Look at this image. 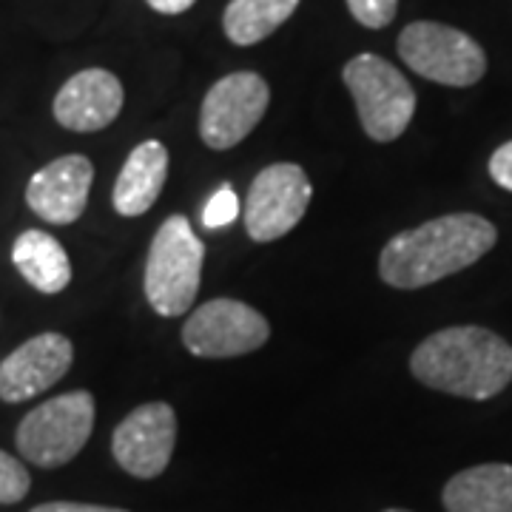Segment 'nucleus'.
Masks as SVG:
<instances>
[{
  "label": "nucleus",
  "instance_id": "4468645a",
  "mask_svg": "<svg viewBox=\"0 0 512 512\" xmlns=\"http://www.w3.org/2000/svg\"><path fill=\"white\" fill-rule=\"evenodd\" d=\"M168 180V148L160 140H146L126 157L114 183V211L120 217H140L157 202Z\"/></svg>",
  "mask_w": 512,
  "mask_h": 512
},
{
  "label": "nucleus",
  "instance_id": "2eb2a0df",
  "mask_svg": "<svg viewBox=\"0 0 512 512\" xmlns=\"http://www.w3.org/2000/svg\"><path fill=\"white\" fill-rule=\"evenodd\" d=\"M447 512H512L510 464H478L461 470L444 484Z\"/></svg>",
  "mask_w": 512,
  "mask_h": 512
},
{
  "label": "nucleus",
  "instance_id": "5701e85b",
  "mask_svg": "<svg viewBox=\"0 0 512 512\" xmlns=\"http://www.w3.org/2000/svg\"><path fill=\"white\" fill-rule=\"evenodd\" d=\"M157 15H183L197 0H146Z\"/></svg>",
  "mask_w": 512,
  "mask_h": 512
},
{
  "label": "nucleus",
  "instance_id": "7ed1b4c3",
  "mask_svg": "<svg viewBox=\"0 0 512 512\" xmlns=\"http://www.w3.org/2000/svg\"><path fill=\"white\" fill-rule=\"evenodd\" d=\"M205 245L183 214L165 217L146 259V299L157 316H183L200 293Z\"/></svg>",
  "mask_w": 512,
  "mask_h": 512
},
{
  "label": "nucleus",
  "instance_id": "f3484780",
  "mask_svg": "<svg viewBox=\"0 0 512 512\" xmlns=\"http://www.w3.org/2000/svg\"><path fill=\"white\" fill-rule=\"evenodd\" d=\"M299 0H231L222 12V32L234 46H256L293 18Z\"/></svg>",
  "mask_w": 512,
  "mask_h": 512
},
{
  "label": "nucleus",
  "instance_id": "0eeeda50",
  "mask_svg": "<svg viewBox=\"0 0 512 512\" xmlns=\"http://www.w3.org/2000/svg\"><path fill=\"white\" fill-rule=\"evenodd\" d=\"M313 185L305 168L296 163H274L262 168L248 188L242 222L254 242H274L291 234L311 205Z\"/></svg>",
  "mask_w": 512,
  "mask_h": 512
},
{
  "label": "nucleus",
  "instance_id": "9d476101",
  "mask_svg": "<svg viewBox=\"0 0 512 512\" xmlns=\"http://www.w3.org/2000/svg\"><path fill=\"white\" fill-rule=\"evenodd\" d=\"M177 444V416L165 402L134 407L111 436V456L134 478L163 476Z\"/></svg>",
  "mask_w": 512,
  "mask_h": 512
},
{
  "label": "nucleus",
  "instance_id": "aec40b11",
  "mask_svg": "<svg viewBox=\"0 0 512 512\" xmlns=\"http://www.w3.org/2000/svg\"><path fill=\"white\" fill-rule=\"evenodd\" d=\"M239 197L237 191L231 188V185H222L217 188L214 194H211V200L205 202V208H202V222L208 225V228H222V225H231V222L239 217Z\"/></svg>",
  "mask_w": 512,
  "mask_h": 512
},
{
  "label": "nucleus",
  "instance_id": "6ab92c4d",
  "mask_svg": "<svg viewBox=\"0 0 512 512\" xmlns=\"http://www.w3.org/2000/svg\"><path fill=\"white\" fill-rule=\"evenodd\" d=\"M345 3L353 20L362 23L365 29H384L399 12V0H345Z\"/></svg>",
  "mask_w": 512,
  "mask_h": 512
},
{
  "label": "nucleus",
  "instance_id": "412c9836",
  "mask_svg": "<svg viewBox=\"0 0 512 512\" xmlns=\"http://www.w3.org/2000/svg\"><path fill=\"white\" fill-rule=\"evenodd\" d=\"M490 177L504 191H512V140L493 151V157H490Z\"/></svg>",
  "mask_w": 512,
  "mask_h": 512
},
{
  "label": "nucleus",
  "instance_id": "1a4fd4ad",
  "mask_svg": "<svg viewBox=\"0 0 512 512\" xmlns=\"http://www.w3.org/2000/svg\"><path fill=\"white\" fill-rule=\"evenodd\" d=\"M271 339L262 313L239 299H211L188 316L183 345L200 359H234L254 353Z\"/></svg>",
  "mask_w": 512,
  "mask_h": 512
},
{
  "label": "nucleus",
  "instance_id": "f8f14e48",
  "mask_svg": "<svg viewBox=\"0 0 512 512\" xmlns=\"http://www.w3.org/2000/svg\"><path fill=\"white\" fill-rule=\"evenodd\" d=\"M94 183V165L83 154H66L43 165L26 185V202L49 225H72L83 217Z\"/></svg>",
  "mask_w": 512,
  "mask_h": 512
},
{
  "label": "nucleus",
  "instance_id": "4be33fe9",
  "mask_svg": "<svg viewBox=\"0 0 512 512\" xmlns=\"http://www.w3.org/2000/svg\"><path fill=\"white\" fill-rule=\"evenodd\" d=\"M32 512H128L117 507H100V504H80V501H49Z\"/></svg>",
  "mask_w": 512,
  "mask_h": 512
},
{
  "label": "nucleus",
  "instance_id": "9b49d317",
  "mask_svg": "<svg viewBox=\"0 0 512 512\" xmlns=\"http://www.w3.org/2000/svg\"><path fill=\"white\" fill-rule=\"evenodd\" d=\"M74 362L63 333H37L0 362V402L20 404L55 387Z\"/></svg>",
  "mask_w": 512,
  "mask_h": 512
},
{
  "label": "nucleus",
  "instance_id": "39448f33",
  "mask_svg": "<svg viewBox=\"0 0 512 512\" xmlns=\"http://www.w3.org/2000/svg\"><path fill=\"white\" fill-rule=\"evenodd\" d=\"M94 396L89 390H72L26 413L18 424L15 444L26 461L43 470L69 464L92 439Z\"/></svg>",
  "mask_w": 512,
  "mask_h": 512
},
{
  "label": "nucleus",
  "instance_id": "6e6552de",
  "mask_svg": "<svg viewBox=\"0 0 512 512\" xmlns=\"http://www.w3.org/2000/svg\"><path fill=\"white\" fill-rule=\"evenodd\" d=\"M271 106V86L256 72H231L220 77L200 106V137L214 151L239 146Z\"/></svg>",
  "mask_w": 512,
  "mask_h": 512
},
{
  "label": "nucleus",
  "instance_id": "a211bd4d",
  "mask_svg": "<svg viewBox=\"0 0 512 512\" xmlns=\"http://www.w3.org/2000/svg\"><path fill=\"white\" fill-rule=\"evenodd\" d=\"M29 487H32L29 470L18 458L0 450V504H18L26 498Z\"/></svg>",
  "mask_w": 512,
  "mask_h": 512
},
{
  "label": "nucleus",
  "instance_id": "ddd939ff",
  "mask_svg": "<svg viewBox=\"0 0 512 512\" xmlns=\"http://www.w3.org/2000/svg\"><path fill=\"white\" fill-rule=\"evenodd\" d=\"M126 103L123 83L106 69H83L69 77L55 97V120L69 131L92 134L109 128Z\"/></svg>",
  "mask_w": 512,
  "mask_h": 512
},
{
  "label": "nucleus",
  "instance_id": "f257e3e1",
  "mask_svg": "<svg viewBox=\"0 0 512 512\" xmlns=\"http://www.w3.org/2000/svg\"><path fill=\"white\" fill-rule=\"evenodd\" d=\"M498 231L478 214H447L390 239L379 254V276L390 288L419 291L490 254Z\"/></svg>",
  "mask_w": 512,
  "mask_h": 512
},
{
  "label": "nucleus",
  "instance_id": "b1692460",
  "mask_svg": "<svg viewBox=\"0 0 512 512\" xmlns=\"http://www.w3.org/2000/svg\"><path fill=\"white\" fill-rule=\"evenodd\" d=\"M384 512H407V510H384Z\"/></svg>",
  "mask_w": 512,
  "mask_h": 512
},
{
  "label": "nucleus",
  "instance_id": "dca6fc26",
  "mask_svg": "<svg viewBox=\"0 0 512 512\" xmlns=\"http://www.w3.org/2000/svg\"><path fill=\"white\" fill-rule=\"evenodd\" d=\"M12 262L20 276L46 296L66 291L72 282V262L66 248L46 231H23L12 245Z\"/></svg>",
  "mask_w": 512,
  "mask_h": 512
},
{
  "label": "nucleus",
  "instance_id": "423d86ee",
  "mask_svg": "<svg viewBox=\"0 0 512 512\" xmlns=\"http://www.w3.org/2000/svg\"><path fill=\"white\" fill-rule=\"evenodd\" d=\"M399 57L413 72L453 89L476 86L487 74V55L473 37L436 20H416L399 35Z\"/></svg>",
  "mask_w": 512,
  "mask_h": 512
},
{
  "label": "nucleus",
  "instance_id": "20e7f679",
  "mask_svg": "<svg viewBox=\"0 0 512 512\" xmlns=\"http://www.w3.org/2000/svg\"><path fill=\"white\" fill-rule=\"evenodd\" d=\"M342 80L367 137L373 143L399 140L416 114V92L407 77L390 60L362 52L345 63Z\"/></svg>",
  "mask_w": 512,
  "mask_h": 512
},
{
  "label": "nucleus",
  "instance_id": "f03ea898",
  "mask_svg": "<svg viewBox=\"0 0 512 512\" xmlns=\"http://www.w3.org/2000/svg\"><path fill=\"white\" fill-rule=\"evenodd\" d=\"M410 373L430 390L487 402L512 382V345L478 325L444 328L413 350Z\"/></svg>",
  "mask_w": 512,
  "mask_h": 512
}]
</instances>
